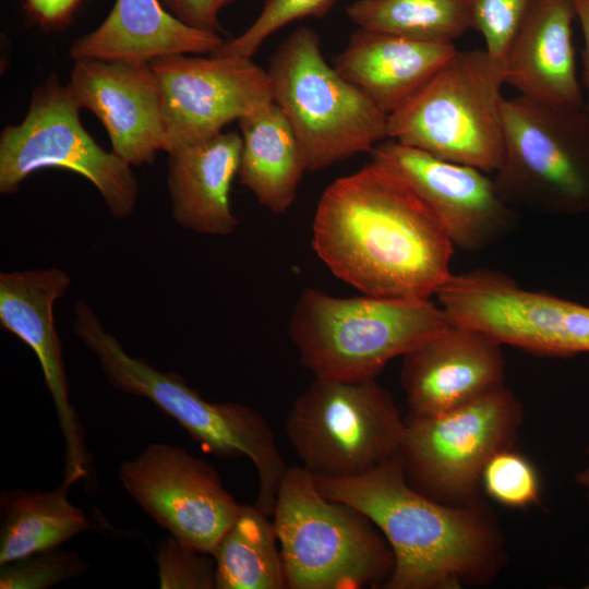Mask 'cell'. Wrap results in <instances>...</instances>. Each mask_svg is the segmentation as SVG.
Here are the masks:
<instances>
[{"instance_id": "30bf717a", "label": "cell", "mask_w": 589, "mask_h": 589, "mask_svg": "<svg viewBox=\"0 0 589 589\" xmlns=\"http://www.w3.org/2000/svg\"><path fill=\"white\" fill-rule=\"evenodd\" d=\"M81 109L55 73L33 92L23 121L0 135V193H16L43 168H63L93 183L111 216L124 219L137 205V179L129 164L87 133Z\"/></svg>"}, {"instance_id": "277c9868", "label": "cell", "mask_w": 589, "mask_h": 589, "mask_svg": "<svg viewBox=\"0 0 589 589\" xmlns=\"http://www.w3.org/2000/svg\"><path fill=\"white\" fill-rule=\"evenodd\" d=\"M448 323L431 299L340 298L305 288L293 305L288 333L314 377L360 381L376 378L390 360Z\"/></svg>"}, {"instance_id": "d6986e66", "label": "cell", "mask_w": 589, "mask_h": 589, "mask_svg": "<svg viewBox=\"0 0 589 589\" xmlns=\"http://www.w3.org/2000/svg\"><path fill=\"white\" fill-rule=\"evenodd\" d=\"M575 0H538L503 59L505 84L533 101L584 109L572 40Z\"/></svg>"}, {"instance_id": "ba28073f", "label": "cell", "mask_w": 589, "mask_h": 589, "mask_svg": "<svg viewBox=\"0 0 589 589\" xmlns=\"http://www.w3.org/2000/svg\"><path fill=\"white\" fill-rule=\"evenodd\" d=\"M285 431L313 477L347 479L399 455L405 419L376 378L314 377L293 401Z\"/></svg>"}, {"instance_id": "4316f807", "label": "cell", "mask_w": 589, "mask_h": 589, "mask_svg": "<svg viewBox=\"0 0 589 589\" xmlns=\"http://www.w3.org/2000/svg\"><path fill=\"white\" fill-rule=\"evenodd\" d=\"M341 0H265L256 20L239 36L225 40L211 55L251 59L281 27L306 17L322 19Z\"/></svg>"}, {"instance_id": "8fae6325", "label": "cell", "mask_w": 589, "mask_h": 589, "mask_svg": "<svg viewBox=\"0 0 589 589\" xmlns=\"http://www.w3.org/2000/svg\"><path fill=\"white\" fill-rule=\"evenodd\" d=\"M521 418L505 385L434 416H407L399 453L407 481L435 501L469 503L488 460L510 446Z\"/></svg>"}, {"instance_id": "8d00e7d4", "label": "cell", "mask_w": 589, "mask_h": 589, "mask_svg": "<svg viewBox=\"0 0 589 589\" xmlns=\"http://www.w3.org/2000/svg\"><path fill=\"white\" fill-rule=\"evenodd\" d=\"M586 589H589V582L587 584Z\"/></svg>"}, {"instance_id": "e0dca14e", "label": "cell", "mask_w": 589, "mask_h": 589, "mask_svg": "<svg viewBox=\"0 0 589 589\" xmlns=\"http://www.w3.org/2000/svg\"><path fill=\"white\" fill-rule=\"evenodd\" d=\"M67 87L104 125L112 151L130 166L153 165L167 151L157 79L148 62L74 60Z\"/></svg>"}, {"instance_id": "484cf974", "label": "cell", "mask_w": 589, "mask_h": 589, "mask_svg": "<svg viewBox=\"0 0 589 589\" xmlns=\"http://www.w3.org/2000/svg\"><path fill=\"white\" fill-rule=\"evenodd\" d=\"M346 14L357 27L421 41L454 43L471 28L468 0H356Z\"/></svg>"}, {"instance_id": "5b68a950", "label": "cell", "mask_w": 589, "mask_h": 589, "mask_svg": "<svg viewBox=\"0 0 589 589\" xmlns=\"http://www.w3.org/2000/svg\"><path fill=\"white\" fill-rule=\"evenodd\" d=\"M273 516L289 589L385 586L394 570L380 529L356 507L324 496L302 466L288 467Z\"/></svg>"}, {"instance_id": "6da1fadb", "label": "cell", "mask_w": 589, "mask_h": 589, "mask_svg": "<svg viewBox=\"0 0 589 589\" xmlns=\"http://www.w3.org/2000/svg\"><path fill=\"white\" fill-rule=\"evenodd\" d=\"M312 248L336 278L366 296L430 300L452 276L454 245L442 223L375 160L323 191Z\"/></svg>"}, {"instance_id": "f546056e", "label": "cell", "mask_w": 589, "mask_h": 589, "mask_svg": "<svg viewBox=\"0 0 589 589\" xmlns=\"http://www.w3.org/2000/svg\"><path fill=\"white\" fill-rule=\"evenodd\" d=\"M155 560L161 589H216V567L211 553L169 536L157 543Z\"/></svg>"}, {"instance_id": "9a60e30c", "label": "cell", "mask_w": 589, "mask_h": 589, "mask_svg": "<svg viewBox=\"0 0 589 589\" xmlns=\"http://www.w3.org/2000/svg\"><path fill=\"white\" fill-rule=\"evenodd\" d=\"M70 284L69 274L57 267L0 274V325L25 342L38 359L64 441L62 482L71 486L94 474V469L83 425L70 402L53 317V304L65 294Z\"/></svg>"}, {"instance_id": "44dd1931", "label": "cell", "mask_w": 589, "mask_h": 589, "mask_svg": "<svg viewBox=\"0 0 589 589\" xmlns=\"http://www.w3.org/2000/svg\"><path fill=\"white\" fill-rule=\"evenodd\" d=\"M456 51L454 43L421 41L358 27L334 57L333 67L389 116Z\"/></svg>"}, {"instance_id": "1f68e13d", "label": "cell", "mask_w": 589, "mask_h": 589, "mask_svg": "<svg viewBox=\"0 0 589 589\" xmlns=\"http://www.w3.org/2000/svg\"><path fill=\"white\" fill-rule=\"evenodd\" d=\"M180 21L197 29L220 34L217 0H160Z\"/></svg>"}, {"instance_id": "603a6c76", "label": "cell", "mask_w": 589, "mask_h": 589, "mask_svg": "<svg viewBox=\"0 0 589 589\" xmlns=\"http://www.w3.org/2000/svg\"><path fill=\"white\" fill-rule=\"evenodd\" d=\"M238 124L242 140L239 182L269 212L286 213L308 171L287 118L272 101Z\"/></svg>"}, {"instance_id": "7402d4cb", "label": "cell", "mask_w": 589, "mask_h": 589, "mask_svg": "<svg viewBox=\"0 0 589 589\" xmlns=\"http://www.w3.org/2000/svg\"><path fill=\"white\" fill-rule=\"evenodd\" d=\"M224 43L220 34L180 21L160 0H116L97 28L74 40L70 56L148 63L172 55H211Z\"/></svg>"}, {"instance_id": "3957f363", "label": "cell", "mask_w": 589, "mask_h": 589, "mask_svg": "<svg viewBox=\"0 0 589 589\" xmlns=\"http://www.w3.org/2000/svg\"><path fill=\"white\" fill-rule=\"evenodd\" d=\"M73 311V332L95 356L109 384L152 401L205 453L225 459H250L259 481L254 505L273 516L288 466L266 419L239 402L207 401L180 374L159 371L144 359L129 354L85 300H79Z\"/></svg>"}, {"instance_id": "f1b7e54d", "label": "cell", "mask_w": 589, "mask_h": 589, "mask_svg": "<svg viewBox=\"0 0 589 589\" xmlns=\"http://www.w3.org/2000/svg\"><path fill=\"white\" fill-rule=\"evenodd\" d=\"M481 483L491 498L507 507H527L540 497L537 469L530 460L510 447L496 452L488 460Z\"/></svg>"}, {"instance_id": "ac0fdd59", "label": "cell", "mask_w": 589, "mask_h": 589, "mask_svg": "<svg viewBox=\"0 0 589 589\" xmlns=\"http://www.w3.org/2000/svg\"><path fill=\"white\" fill-rule=\"evenodd\" d=\"M502 342L449 322L402 356L408 416H434L504 386Z\"/></svg>"}, {"instance_id": "e575fe53", "label": "cell", "mask_w": 589, "mask_h": 589, "mask_svg": "<svg viewBox=\"0 0 589 589\" xmlns=\"http://www.w3.org/2000/svg\"><path fill=\"white\" fill-rule=\"evenodd\" d=\"M582 84L585 88V110L589 116V75H582Z\"/></svg>"}, {"instance_id": "cb8c5ba5", "label": "cell", "mask_w": 589, "mask_h": 589, "mask_svg": "<svg viewBox=\"0 0 589 589\" xmlns=\"http://www.w3.org/2000/svg\"><path fill=\"white\" fill-rule=\"evenodd\" d=\"M70 485L3 490L0 494V565L61 546L87 531L89 521L69 501Z\"/></svg>"}, {"instance_id": "8992f818", "label": "cell", "mask_w": 589, "mask_h": 589, "mask_svg": "<svg viewBox=\"0 0 589 589\" xmlns=\"http://www.w3.org/2000/svg\"><path fill=\"white\" fill-rule=\"evenodd\" d=\"M273 103L287 118L308 171L370 153L387 134L388 116L323 56L309 26L290 33L269 59Z\"/></svg>"}, {"instance_id": "5bb4252c", "label": "cell", "mask_w": 589, "mask_h": 589, "mask_svg": "<svg viewBox=\"0 0 589 589\" xmlns=\"http://www.w3.org/2000/svg\"><path fill=\"white\" fill-rule=\"evenodd\" d=\"M149 63L159 87L167 153L215 136L273 101L267 70L248 58L172 55Z\"/></svg>"}, {"instance_id": "7a4b0ae2", "label": "cell", "mask_w": 589, "mask_h": 589, "mask_svg": "<svg viewBox=\"0 0 589 589\" xmlns=\"http://www.w3.org/2000/svg\"><path fill=\"white\" fill-rule=\"evenodd\" d=\"M313 478L324 496L362 512L387 540L395 565L384 588L459 589L495 574L502 541L485 509L419 492L400 455L356 478Z\"/></svg>"}, {"instance_id": "52a82bcc", "label": "cell", "mask_w": 589, "mask_h": 589, "mask_svg": "<svg viewBox=\"0 0 589 589\" xmlns=\"http://www.w3.org/2000/svg\"><path fill=\"white\" fill-rule=\"evenodd\" d=\"M503 63L457 50L388 116V137L437 158L496 172L504 154Z\"/></svg>"}, {"instance_id": "4dcf8cb0", "label": "cell", "mask_w": 589, "mask_h": 589, "mask_svg": "<svg viewBox=\"0 0 589 589\" xmlns=\"http://www.w3.org/2000/svg\"><path fill=\"white\" fill-rule=\"evenodd\" d=\"M538 0H468L471 28L485 50L503 63L507 50Z\"/></svg>"}, {"instance_id": "4fadbf2b", "label": "cell", "mask_w": 589, "mask_h": 589, "mask_svg": "<svg viewBox=\"0 0 589 589\" xmlns=\"http://www.w3.org/2000/svg\"><path fill=\"white\" fill-rule=\"evenodd\" d=\"M118 477L159 527L202 552H212L240 510L216 469L180 446L149 444Z\"/></svg>"}, {"instance_id": "7c38bea8", "label": "cell", "mask_w": 589, "mask_h": 589, "mask_svg": "<svg viewBox=\"0 0 589 589\" xmlns=\"http://www.w3.org/2000/svg\"><path fill=\"white\" fill-rule=\"evenodd\" d=\"M436 298L449 322L502 344L550 356L589 353L588 305L527 290L503 273L452 274Z\"/></svg>"}, {"instance_id": "d4e9b609", "label": "cell", "mask_w": 589, "mask_h": 589, "mask_svg": "<svg viewBox=\"0 0 589 589\" xmlns=\"http://www.w3.org/2000/svg\"><path fill=\"white\" fill-rule=\"evenodd\" d=\"M277 534L269 516L253 505H241L231 526L211 554L216 589H285L287 580Z\"/></svg>"}, {"instance_id": "9c48e42d", "label": "cell", "mask_w": 589, "mask_h": 589, "mask_svg": "<svg viewBox=\"0 0 589 589\" xmlns=\"http://www.w3.org/2000/svg\"><path fill=\"white\" fill-rule=\"evenodd\" d=\"M504 154L494 182L512 207L589 213V116L521 95L504 100Z\"/></svg>"}, {"instance_id": "d6a6232c", "label": "cell", "mask_w": 589, "mask_h": 589, "mask_svg": "<svg viewBox=\"0 0 589 589\" xmlns=\"http://www.w3.org/2000/svg\"><path fill=\"white\" fill-rule=\"evenodd\" d=\"M81 0H25L29 12L43 24L57 25L68 20Z\"/></svg>"}, {"instance_id": "ffe728a7", "label": "cell", "mask_w": 589, "mask_h": 589, "mask_svg": "<svg viewBox=\"0 0 589 589\" xmlns=\"http://www.w3.org/2000/svg\"><path fill=\"white\" fill-rule=\"evenodd\" d=\"M241 135L219 133L168 154L167 189L176 223L200 235L228 236L239 225L230 204Z\"/></svg>"}, {"instance_id": "2e32d148", "label": "cell", "mask_w": 589, "mask_h": 589, "mask_svg": "<svg viewBox=\"0 0 589 589\" xmlns=\"http://www.w3.org/2000/svg\"><path fill=\"white\" fill-rule=\"evenodd\" d=\"M400 175L442 223L454 248L480 252L501 241L514 225L513 207L486 172L432 156L389 139L371 152Z\"/></svg>"}, {"instance_id": "836d02e7", "label": "cell", "mask_w": 589, "mask_h": 589, "mask_svg": "<svg viewBox=\"0 0 589 589\" xmlns=\"http://www.w3.org/2000/svg\"><path fill=\"white\" fill-rule=\"evenodd\" d=\"M589 458V448L587 449ZM576 482L586 490L589 497V465L576 476Z\"/></svg>"}, {"instance_id": "d590c367", "label": "cell", "mask_w": 589, "mask_h": 589, "mask_svg": "<svg viewBox=\"0 0 589 589\" xmlns=\"http://www.w3.org/2000/svg\"><path fill=\"white\" fill-rule=\"evenodd\" d=\"M236 0H217V5L220 9L225 8L226 5L232 3Z\"/></svg>"}, {"instance_id": "83f0119b", "label": "cell", "mask_w": 589, "mask_h": 589, "mask_svg": "<svg viewBox=\"0 0 589 589\" xmlns=\"http://www.w3.org/2000/svg\"><path fill=\"white\" fill-rule=\"evenodd\" d=\"M88 569L79 553L59 546L0 565V588L48 589L81 578Z\"/></svg>"}]
</instances>
